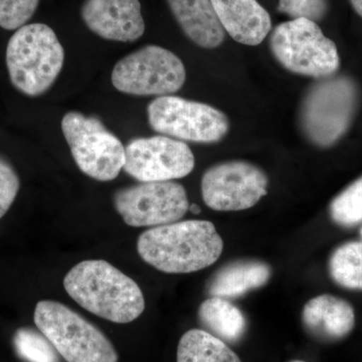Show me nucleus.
<instances>
[{
  "mask_svg": "<svg viewBox=\"0 0 362 362\" xmlns=\"http://www.w3.org/2000/svg\"><path fill=\"white\" fill-rule=\"evenodd\" d=\"M137 250L143 261L157 270L188 274L216 263L223 252V240L211 221H176L143 233Z\"/></svg>",
  "mask_w": 362,
  "mask_h": 362,
  "instance_id": "obj_1",
  "label": "nucleus"
},
{
  "mask_svg": "<svg viewBox=\"0 0 362 362\" xmlns=\"http://www.w3.org/2000/svg\"><path fill=\"white\" fill-rule=\"evenodd\" d=\"M64 286L80 306L112 322H132L145 309L137 283L103 259L78 264L66 274Z\"/></svg>",
  "mask_w": 362,
  "mask_h": 362,
  "instance_id": "obj_2",
  "label": "nucleus"
},
{
  "mask_svg": "<svg viewBox=\"0 0 362 362\" xmlns=\"http://www.w3.org/2000/svg\"><path fill=\"white\" fill-rule=\"evenodd\" d=\"M6 59L11 84L26 96L37 97L56 82L65 62V51L49 25L30 23L13 33Z\"/></svg>",
  "mask_w": 362,
  "mask_h": 362,
  "instance_id": "obj_3",
  "label": "nucleus"
},
{
  "mask_svg": "<svg viewBox=\"0 0 362 362\" xmlns=\"http://www.w3.org/2000/svg\"><path fill=\"white\" fill-rule=\"evenodd\" d=\"M358 105V88L349 77H328L312 86L300 110L305 135L319 147L335 144L347 132Z\"/></svg>",
  "mask_w": 362,
  "mask_h": 362,
  "instance_id": "obj_4",
  "label": "nucleus"
},
{
  "mask_svg": "<svg viewBox=\"0 0 362 362\" xmlns=\"http://www.w3.org/2000/svg\"><path fill=\"white\" fill-rule=\"evenodd\" d=\"M35 322L68 362H117L112 343L94 325L59 302L45 300L35 307Z\"/></svg>",
  "mask_w": 362,
  "mask_h": 362,
  "instance_id": "obj_5",
  "label": "nucleus"
},
{
  "mask_svg": "<svg viewBox=\"0 0 362 362\" xmlns=\"http://www.w3.org/2000/svg\"><path fill=\"white\" fill-rule=\"evenodd\" d=\"M270 47L279 63L297 75L324 78L339 69L337 45L324 35L315 21L306 18L276 26L271 33Z\"/></svg>",
  "mask_w": 362,
  "mask_h": 362,
  "instance_id": "obj_6",
  "label": "nucleus"
},
{
  "mask_svg": "<svg viewBox=\"0 0 362 362\" xmlns=\"http://www.w3.org/2000/svg\"><path fill=\"white\" fill-rule=\"evenodd\" d=\"M111 80L124 94L169 96L183 87L187 71L175 52L148 45L121 59L112 71Z\"/></svg>",
  "mask_w": 362,
  "mask_h": 362,
  "instance_id": "obj_7",
  "label": "nucleus"
},
{
  "mask_svg": "<svg viewBox=\"0 0 362 362\" xmlns=\"http://www.w3.org/2000/svg\"><path fill=\"white\" fill-rule=\"evenodd\" d=\"M62 131L78 168L99 181L115 180L125 164V147L96 117L69 112Z\"/></svg>",
  "mask_w": 362,
  "mask_h": 362,
  "instance_id": "obj_8",
  "label": "nucleus"
},
{
  "mask_svg": "<svg viewBox=\"0 0 362 362\" xmlns=\"http://www.w3.org/2000/svg\"><path fill=\"white\" fill-rule=\"evenodd\" d=\"M147 113L152 129L180 141L218 142L230 129L223 112L180 97L156 98L149 104Z\"/></svg>",
  "mask_w": 362,
  "mask_h": 362,
  "instance_id": "obj_9",
  "label": "nucleus"
},
{
  "mask_svg": "<svg viewBox=\"0 0 362 362\" xmlns=\"http://www.w3.org/2000/svg\"><path fill=\"white\" fill-rule=\"evenodd\" d=\"M114 204L124 221L137 228L176 223L189 209L187 190L173 180L123 188L116 192Z\"/></svg>",
  "mask_w": 362,
  "mask_h": 362,
  "instance_id": "obj_10",
  "label": "nucleus"
},
{
  "mask_svg": "<svg viewBox=\"0 0 362 362\" xmlns=\"http://www.w3.org/2000/svg\"><path fill=\"white\" fill-rule=\"evenodd\" d=\"M268 183V176L254 164L223 162L207 169L202 176V199L214 211H245L265 197Z\"/></svg>",
  "mask_w": 362,
  "mask_h": 362,
  "instance_id": "obj_11",
  "label": "nucleus"
},
{
  "mask_svg": "<svg viewBox=\"0 0 362 362\" xmlns=\"http://www.w3.org/2000/svg\"><path fill=\"white\" fill-rule=\"evenodd\" d=\"M194 165V156L189 146L168 136L137 138L125 147L123 169L141 182L185 177Z\"/></svg>",
  "mask_w": 362,
  "mask_h": 362,
  "instance_id": "obj_12",
  "label": "nucleus"
},
{
  "mask_svg": "<svg viewBox=\"0 0 362 362\" xmlns=\"http://www.w3.org/2000/svg\"><path fill=\"white\" fill-rule=\"evenodd\" d=\"M81 16L102 39L132 42L145 32L139 0H85Z\"/></svg>",
  "mask_w": 362,
  "mask_h": 362,
  "instance_id": "obj_13",
  "label": "nucleus"
},
{
  "mask_svg": "<svg viewBox=\"0 0 362 362\" xmlns=\"http://www.w3.org/2000/svg\"><path fill=\"white\" fill-rule=\"evenodd\" d=\"M305 329L323 342L339 341L356 326L354 307L341 298L324 294L311 299L302 311Z\"/></svg>",
  "mask_w": 362,
  "mask_h": 362,
  "instance_id": "obj_14",
  "label": "nucleus"
},
{
  "mask_svg": "<svg viewBox=\"0 0 362 362\" xmlns=\"http://www.w3.org/2000/svg\"><path fill=\"white\" fill-rule=\"evenodd\" d=\"M225 32L242 45H258L272 30L270 14L257 0H211Z\"/></svg>",
  "mask_w": 362,
  "mask_h": 362,
  "instance_id": "obj_15",
  "label": "nucleus"
},
{
  "mask_svg": "<svg viewBox=\"0 0 362 362\" xmlns=\"http://www.w3.org/2000/svg\"><path fill=\"white\" fill-rule=\"evenodd\" d=\"M182 32L204 49H216L225 40V30L211 0H166Z\"/></svg>",
  "mask_w": 362,
  "mask_h": 362,
  "instance_id": "obj_16",
  "label": "nucleus"
},
{
  "mask_svg": "<svg viewBox=\"0 0 362 362\" xmlns=\"http://www.w3.org/2000/svg\"><path fill=\"white\" fill-rule=\"evenodd\" d=\"M269 264L258 259H239L226 264L209 280L207 293L211 297L237 298L263 287L270 280Z\"/></svg>",
  "mask_w": 362,
  "mask_h": 362,
  "instance_id": "obj_17",
  "label": "nucleus"
},
{
  "mask_svg": "<svg viewBox=\"0 0 362 362\" xmlns=\"http://www.w3.org/2000/svg\"><path fill=\"white\" fill-rule=\"evenodd\" d=\"M199 319L207 332L226 343L239 341L246 332V317L225 298L206 300L199 307Z\"/></svg>",
  "mask_w": 362,
  "mask_h": 362,
  "instance_id": "obj_18",
  "label": "nucleus"
},
{
  "mask_svg": "<svg viewBox=\"0 0 362 362\" xmlns=\"http://www.w3.org/2000/svg\"><path fill=\"white\" fill-rule=\"evenodd\" d=\"M176 358L177 362H242L226 342L201 329L182 335Z\"/></svg>",
  "mask_w": 362,
  "mask_h": 362,
  "instance_id": "obj_19",
  "label": "nucleus"
},
{
  "mask_svg": "<svg viewBox=\"0 0 362 362\" xmlns=\"http://www.w3.org/2000/svg\"><path fill=\"white\" fill-rule=\"evenodd\" d=\"M332 280L345 289L362 290V240L338 247L330 256Z\"/></svg>",
  "mask_w": 362,
  "mask_h": 362,
  "instance_id": "obj_20",
  "label": "nucleus"
},
{
  "mask_svg": "<svg viewBox=\"0 0 362 362\" xmlns=\"http://www.w3.org/2000/svg\"><path fill=\"white\" fill-rule=\"evenodd\" d=\"M329 214L331 220L344 228L362 223V176L331 202Z\"/></svg>",
  "mask_w": 362,
  "mask_h": 362,
  "instance_id": "obj_21",
  "label": "nucleus"
},
{
  "mask_svg": "<svg viewBox=\"0 0 362 362\" xmlns=\"http://www.w3.org/2000/svg\"><path fill=\"white\" fill-rule=\"evenodd\" d=\"M14 349L28 362H59L58 351L49 340L32 328H21L13 337Z\"/></svg>",
  "mask_w": 362,
  "mask_h": 362,
  "instance_id": "obj_22",
  "label": "nucleus"
},
{
  "mask_svg": "<svg viewBox=\"0 0 362 362\" xmlns=\"http://www.w3.org/2000/svg\"><path fill=\"white\" fill-rule=\"evenodd\" d=\"M40 0H0V26L18 30L33 18Z\"/></svg>",
  "mask_w": 362,
  "mask_h": 362,
  "instance_id": "obj_23",
  "label": "nucleus"
},
{
  "mask_svg": "<svg viewBox=\"0 0 362 362\" xmlns=\"http://www.w3.org/2000/svg\"><path fill=\"white\" fill-rule=\"evenodd\" d=\"M327 11V0H279V13L290 16L292 20L306 18L317 23L322 20Z\"/></svg>",
  "mask_w": 362,
  "mask_h": 362,
  "instance_id": "obj_24",
  "label": "nucleus"
},
{
  "mask_svg": "<svg viewBox=\"0 0 362 362\" xmlns=\"http://www.w3.org/2000/svg\"><path fill=\"white\" fill-rule=\"evenodd\" d=\"M20 178L6 161L0 159V218L11 209L20 190Z\"/></svg>",
  "mask_w": 362,
  "mask_h": 362,
  "instance_id": "obj_25",
  "label": "nucleus"
},
{
  "mask_svg": "<svg viewBox=\"0 0 362 362\" xmlns=\"http://www.w3.org/2000/svg\"><path fill=\"white\" fill-rule=\"evenodd\" d=\"M350 4H351L354 11L362 18V0H350Z\"/></svg>",
  "mask_w": 362,
  "mask_h": 362,
  "instance_id": "obj_26",
  "label": "nucleus"
},
{
  "mask_svg": "<svg viewBox=\"0 0 362 362\" xmlns=\"http://www.w3.org/2000/svg\"><path fill=\"white\" fill-rule=\"evenodd\" d=\"M189 209L190 211H192V214H201V211H202V209H201V207H199V206H197V204H192V206H189Z\"/></svg>",
  "mask_w": 362,
  "mask_h": 362,
  "instance_id": "obj_27",
  "label": "nucleus"
},
{
  "mask_svg": "<svg viewBox=\"0 0 362 362\" xmlns=\"http://www.w3.org/2000/svg\"><path fill=\"white\" fill-rule=\"evenodd\" d=\"M288 362H306L303 361H297V359H295V361H288Z\"/></svg>",
  "mask_w": 362,
  "mask_h": 362,
  "instance_id": "obj_28",
  "label": "nucleus"
},
{
  "mask_svg": "<svg viewBox=\"0 0 362 362\" xmlns=\"http://www.w3.org/2000/svg\"><path fill=\"white\" fill-rule=\"evenodd\" d=\"M361 237H362V228H361Z\"/></svg>",
  "mask_w": 362,
  "mask_h": 362,
  "instance_id": "obj_29",
  "label": "nucleus"
}]
</instances>
